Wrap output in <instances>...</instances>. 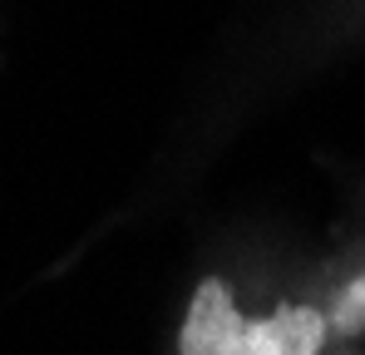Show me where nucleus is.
<instances>
[{
  "label": "nucleus",
  "instance_id": "1",
  "mask_svg": "<svg viewBox=\"0 0 365 355\" xmlns=\"http://www.w3.org/2000/svg\"><path fill=\"white\" fill-rule=\"evenodd\" d=\"M326 341V316L311 306H282L272 321H242L232 287L207 277L182 321V355H316Z\"/></svg>",
  "mask_w": 365,
  "mask_h": 355
},
{
  "label": "nucleus",
  "instance_id": "2",
  "mask_svg": "<svg viewBox=\"0 0 365 355\" xmlns=\"http://www.w3.org/2000/svg\"><path fill=\"white\" fill-rule=\"evenodd\" d=\"M361 316H365V282H356V292L346 296V306L336 311V321L341 326H361Z\"/></svg>",
  "mask_w": 365,
  "mask_h": 355
}]
</instances>
